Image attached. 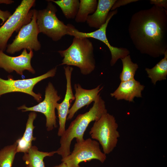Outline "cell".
Instances as JSON below:
<instances>
[{"instance_id":"44dd1931","label":"cell","mask_w":167,"mask_h":167,"mask_svg":"<svg viewBox=\"0 0 167 167\" xmlns=\"http://www.w3.org/2000/svg\"><path fill=\"white\" fill-rule=\"evenodd\" d=\"M121 59L123 66L122 71L120 75L121 82L135 79V74L139 67L138 64L132 62L130 55Z\"/></svg>"},{"instance_id":"4fadbf2b","label":"cell","mask_w":167,"mask_h":167,"mask_svg":"<svg viewBox=\"0 0 167 167\" xmlns=\"http://www.w3.org/2000/svg\"><path fill=\"white\" fill-rule=\"evenodd\" d=\"M66 84L65 97L60 103H57L56 109L57 110L59 119V127L58 135L61 136L66 130L65 125L71 104L75 99L71 85V75L73 68L70 66L64 67Z\"/></svg>"},{"instance_id":"d4e9b609","label":"cell","mask_w":167,"mask_h":167,"mask_svg":"<svg viewBox=\"0 0 167 167\" xmlns=\"http://www.w3.org/2000/svg\"><path fill=\"white\" fill-rule=\"evenodd\" d=\"M150 4L154 5L164 8L165 10L167 9V0H151Z\"/></svg>"},{"instance_id":"ba28073f","label":"cell","mask_w":167,"mask_h":167,"mask_svg":"<svg viewBox=\"0 0 167 167\" xmlns=\"http://www.w3.org/2000/svg\"><path fill=\"white\" fill-rule=\"evenodd\" d=\"M37 10L33 9V14L31 21L23 26L15 36L12 42L7 45L6 52L14 54L22 49L38 51L41 45L38 39L40 33L36 23Z\"/></svg>"},{"instance_id":"5bb4252c","label":"cell","mask_w":167,"mask_h":167,"mask_svg":"<svg viewBox=\"0 0 167 167\" xmlns=\"http://www.w3.org/2000/svg\"><path fill=\"white\" fill-rule=\"evenodd\" d=\"M75 91V99L74 104L70 109L67 118V120L73 118L75 113L86 105H88L96 99L100 92L103 88L101 85L91 89L83 88L80 84H75L74 85Z\"/></svg>"},{"instance_id":"277c9868","label":"cell","mask_w":167,"mask_h":167,"mask_svg":"<svg viewBox=\"0 0 167 167\" xmlns=\"http://www.w3.org/2000/svg\"><path fill=\"white\" fill-rule=\"evenodd\" d=\"M115 117L107 113L95 121L89 134L92 139L98 141L103 152L108 154L116 147L120 134Z\"/></svg>"},{"instance_id":"e0dca14e","label":"cell","mask_w":167,"mask_h":167,"mask_svg":"<svg viewBox=\"0 0 167 167\" xmlns=\"http://www.w3.org/2000/svg\"><path fill=\"white\" fill-rule=\"evenodd\" d=\"M57 153L56 151L44 152L40 151L35 146H32L28 152L24 153L22 159L25 162V167H45L44 158Z\"/></svg>"},{"instance_id":"4316f807","label":"cell","mask_w":167,"mask_h":167,"mask_svg":"<svg viewBox=\"0 0 167 167\" xmlns=\"http://www.w3.org/2000/svg\"><path fill=\"white\" fill-rule=\"evenodd\" d=\"M54 167H69L65 163L62 162L59 165H56Z\"/></svg>"},{"instance_id":"7402d4cb","label":"cell","mask_w":167,"mask_h":167,"mask_svg":"<svg viewBox=\"0 0 167 167\" xmlns=\"http://www.w3.org/2000/svg\"><path fill=\"white\" fill-rule=\"evenodd\" d=\"M17 143L15 142L0 150V167H12L17 153Z\"/></svg>"},{"instance_id":"484cf974","label":"cell","mask_w":167,"mask_h":167,"mask_svg":"<svg viewBox=\"0 0 167 167\" xmlns=\"http://www.w3.org/2000/svg\"><path fill=\"white\" fill-rule=\"evenodd\" d=\"M11 15L10 12L8 11H3L0 9V19L2 23L0 25H2Z\"/></svg>"},{"instance_id":"8992f818","label":"cell","mask_w":167,"mask_h":167,"mask_svg":"<svg viewBox=\"0 0 167 167\" xmlns=\"http://www.w3.org/2000/svg\"><path fill=\"white\" fill-rule=\"evenodd\" d=\"M46 7L37 10L36 23L40 33L46 35L54 41L60 40L67 35L68 27L59 20L56 15L57 9L49 0Z\"/></svg>"},{"instance_id":"52a82bcc","label":"cell","mask_w":167,"mask_h":167,"mask_svg":"<svg viewBox=\"0 0 167 167\" xmlns=\"http://www.w3.org/2000/svg\"><path fill=\"white\" fill-rule=\"evenodd\" d=\"M106 159V154L101 151L99 142L89 138L76 141L72 152L61 161L69 167H81L79 164L81 162L96 159L103 163Z\"/></svg>"},{"instance_id":"5b68a950","label":"cell","mask_w":167,"mask_h":167,"mask_svg":"<svg viewBox=\"0 0 167 167\" xmlns=\"http://www.w3.org/2000/svg\"><path fill=\"white\" fill-rule=\"evenodd\" d=\"M35 0H22L14 12L0 27V50L6 49L7 42L13 32H18L24 25L31 20Z\"/></svg>"},{"instance_id":"7c38bea8","label":"cell","mask_w":167,"mask_h":167,"mask_svg":"<svg viewBox=\"0 0 167 167\" xmlns=\"http://www.w3.org/2000/svg\"><path fill=\"white\" fill-rule=\"evenodd\" d=\"M33 56L32 50L28 53L26 49H24L19 55L12 57L7 55L0 50V67L10 73L15 71L20 75H23L25 70L34 74L35 71L31 64Z\"/></svg>"},{"instance_id":"d6986e66","label":"cell","mask_w":167,"mask_h":167,"mask_svg":"<svg viewBox=\"0 0 167 167\" xmlns=\"http://www.w3.org/2000/svg\"><path fill=\"white\" fill-rule=\"evenodd\" d=\"M79 10L75 18L77 23L86 21L88 16L96 10L98 2L96 0H80Z\"/></svg>"},{"instance_id":"7a4b0ae2","label":"cell","mask_w":167,"mask_h":167,"mask_svg":"<svg viewBox=\"0 0 167 167\" xmlns=\"http://www.w3.org/2000/svg\"><path fill=\"white\" fill-rule=\"evenodd\" d=\"M107 113L105 101L99 93L89 110L79 114L61 136L60 146L56 151L57 153L61 156L62 159L69 155L71 153L70 146L72 140L75 138L76 141L84 140V133L89 124L98 120Z\"/></svg>"},{"instance_id":"8fae6325","label":"cell","mask_w":167,"mask_h":167,"mask_svg":"<svg viewBox=\"0 0 167 167\" xmlns=\"http://www.w3.org/2000/svg\"><path fill=\"white\" fill-rule=\"evenodd\" d=\"M45 92L44 99L38 104L30 107L23 105L17 108V109H21L24 112L31 111L43 114L46 118L47 130L50 131L57 126L55 109L56 104L61 99V97L58 95L57 90L50 82L48 83Z\"/></svg>"},{"instance_id":"ffe728a7","label":"cell","mask_w":167,"mask_h":167,"mask_svg":"<svg viewBox=\"0 0 167 167\" xmlns=\"http://www.w3.org/2000/svg\"><path fill=\"white\" fill-rule=\"evenodd\" d=\"M61 8L65 17L67 19H75L78 13L80 1L79 0H50Z\"/></svg>"},{"instance_id":"30bf717a","label":"cell","mask_w":167,"mask_h":167,"mask_svg":"<svg viewBox=\"0 0 167 167\" xmlns=\"http://www.w3.org/2000/svg\"><path fill=\"white\" fill-rule=\"evenodd\" d=\"M57 70V66H55L42 75L28 79L14 80L8 76V79L5 80L0 78V96L8 93L19 92L32 96L37 102L40 103L42 99L41 95L34 92V87L42 80L54 77Z\"/></svg>"},{"instance_id":"9c48e42d","label":"cell","mask_w":167,"mask_h":167,"mask_svg":"<svg viewBox=\"0 0 167 167\" xmlns=\"http://www.w3.org/2000/svg\"><path fill=\"white\" fill-rule=\"evenodd\" d=\"M118 12L117 9L109 12L105 23L99 28L90 32H84L78 30L74 26L69 24L67 35L77 38H92L99 40L105 44L111 53V58L110 62L111 66H114L118 59L123 58L129 55V50L126 48H118L112 46L109 43L106 35V30L110 20Z\"/></svg>"},{"instance_id":"9a60e30c","label":"cell","mask_w":167,"mask_h":167,"mask_svg":"<svg viewBox=\"0 0 167 167\" xmlns=\"http://www.w3.org/2000/svg\"><path fill=\"white\" fill-rule=\"evenodd\" d=\"M145 86L135 79L121 82L118 87L110 94L112 97L117 100H124L129 102H134L135 97H142V92Z\"/></svg>"},{"instance_id":"2e32d148","label":"cell","mask_w":167,"mask_h":167,"mask_svg":"<svg viewBox=\"0 0 167 167\" xmlns=\"http://www.w3.org/2000/svg\"><path fill=\"white\" fill-rule=\"evenodd\" d=\"M116 0H99L95 12L89 15L86 22L88 26L97 29L106 22L108 14Z\"/></svg>"},{"instance_id":"3957f363","label":"cell","mask_w":167,"mask_h":167,"mask_svg":"<svg viewBox=\"0 0 167 167\" xmlns=\"http://www.w3.org/2000/svg\"><path fill=\"white\" fill-rule=\"evenodd\" d=\"M58 52L63 58L59 65L76 66L84 75L90 74L95 68L93 46L88 38L74 37L68 48Z\"/></svg>"},{"instance_id":"cb8c5ba5","label":"cell","mask_w":167,"mask_h":167,"mask_svg":"<svg viewBox=\"0 0 167 167\" xmlns=\"http://www.w3.org/2000/svg\"><path fill=\"white\" fill-rule=\"evenodd\" d=\"M138 0H116L113 5L111 9V11H114L120 6H124L129 3L136 2Z\"/></svg>"},{"instance_id":"6da1fadb","label":"cell","mask_w":167,"mask_h":167,"mask_svg":"<svg viewBox=\"0 0 167 167\" xmlns=\"http://www.w3.org/2000/svg\"><path fill=\"white\" fill-rule=\"evenodd\" d=\"M129 34L135 47L141 54L154 58L167 51V11L153 5L132 16Z\"/></svg>"},{"instance_id":"ac0fdd59","label":"cell","mask_w":167,"mask_h":167,"mask_svg":"<svg viewBox=\"0 0 167 167\" xmlns=\"http://www.w3.org/2000/svg\"><path fill=\"white\" fill-rule=\"evenodd\" d=\"M164 57L153 67L146 68L145 70L148 77L154 85L158 81L165 80L167 75V51L164 54Z\"/></svg>"},{"instance_id":"603a6c76","label":"cell","mask_w":167,"mask_h":167,"mask_svg":"<svg viewBox=\"0 0 167 167\" xmlns=\"http://www.w3.org/2000/svg\"><path fill=\"white\" fill-rule=\"evenodd\" d=\"M37 117L35 112L32 111L28 115V118L26 123V128L23 136L20 138L30 146H32V142L36 138L33 136V131L35 128L33 122Z\"/></svg>"}]
</instances>
